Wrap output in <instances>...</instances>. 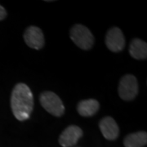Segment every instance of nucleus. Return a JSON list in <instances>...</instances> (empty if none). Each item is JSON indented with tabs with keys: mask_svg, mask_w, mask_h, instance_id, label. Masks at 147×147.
Returning <instances> with one entry per match:
<instances>
[{
	"mask_svg": "<svg viewBox=\"0 0 147 147\" xmlns=\"http://www.w3.org/2000/svg\"><path fill=\"white\" fill-rule=\"evenodd\" d=\"M11 108L19 121H25L30 118L34 108V96L26 84L19 83L14 87L11 96Z\"/></svg>",
	"mask_w": 147,
	"mask_h": 147,
	"instance_id": "nucleus-1",
	"label": "nucleus"
},
{
	"mask_svg": "<svg viewBox=\"0 0 147 147\" xmlns=\"http://www.w3.org/2000/svg\"><path fill=\"white\" fill-rule=\"evenodd\" d=\"M70 38L83 50H88L94 44V37L89 30L83 25L77 24L70 30Z\"/></svg>",
	"mask_w": 147,
	"mask_h": 147,
	"instance_id": "nucleus-2",
	"label": "nucleus"
},
{
	"mask_svg": "<svg viewBox=\"0 0 147 147\" xmlns=\"http://www.w3.org/2000/svg\"><path fill=\"white\" fill-rule=\"evenodd\" d=\"M40 103L51 115L57 117H60L65 112V106L62 100L56 93L53 92H44L40 95Z\"/></svg>",
	"mask_w": 147,
	"mask_h": 147,
	"instance_id": "nucleus-3",
	"label": "nucleus"
},
{
	"mask_svg": "<svg viewBox=\"0 0 147 147\" xmlns=\"http://www.w3.org/2000/svg\"><path fill=\"white\" fill-rule=\"evenodd\" d=\"M138 93L137 78L132 74H126L121 78L119 84V95L124 100H133Z\"/></svg>",
	"mask_w": 147,
	"mask_h": 147,
	"instance_id": "nucleus-4",
	"label": "nucleus"
},
{
	"mask_svg": "<svg viewBox=\"0 0 147 147\" xmlns=\"http://www.w3.org/2000/svg\"><path fill=\"white\" fill-rule=\"evenodd\" d=\"M105 44L108 49L114 53L121 52L125 46V38L123 32L118 27L111 28L105 36Z\"/></svg>",
	"mask_w": 147,
	"mask_h": 147,
	"instance_id": "nucleus-5",
	"label": "nucleus"
},
{
	"mask_svg": "<svg viewBox=\"0 0 147 147\" xmlns=\"http://www.w3.org/2000/svg\"><path fill=\"white\" fill-rule=\"evenodd\" d=\"M24 40L27 45L33 49L39 50L44 45V36L40 28L30 26L24 34Z\"/></svg>",
	"mask_w": 147,
	"mask_h": 147,
	"instance_id": "nucleus-6",
	"label": "nucleus"
},
{
	"mask_svg": "<svg viewBox=\"0 0 147 147\" xmlns=\"http://www.w3.org/2000/svg\"><path fill=\"white\" fill-rule=\"evenodd\" d=\"M83 136L82 129L78 126L71 125L66 127L59 137V143L62 147H72Z\"/></svg>",
	"mask_w": 147,
	"mask_h": 147,
	"instance_id": "nucleus-7",
	"label": "nucleus"
},
{
	"mask_svg": "<svg viewBox=\"0 0 147 147\" xmlns=\"http://www.w3.org/2000/svg\"><path fill=\"white\" fill-rule=\"evenodd\" d=\"M100 130L105 139L114 141L119 134V128L115 120L110 116H106L100 121Z\"/></svg>",
	"mask_w": 147,
	"mask_h": 147,
	"instance_id": "nucleus-8",
	"label": "nucleus"
},
{
	"mask_svg": "<svg viewBox=\"0 0 147 147\" xmlns=\"http://www.w3.org/2000/svg\"><path fill=\"white\" fill-rule=\"evenodd\" d=\"M129 53L137 60H144L147 57V43L140 38H134L129 45Z\"/></svg>",
	"mask_w": 147,
	"mask_h": 147,
	"instance_id": "nucleus-9",
	"label": "nucleus"
},
{
	"mask_svg": "<svg viewBox=\"0 0 147 147\" xmlns=\"http://www.w3.org/2000/svg\"><path fill=\"white\" fill-rule=\"evenodd\" d=\"M100 107L99 102L95 99L81 100L78 104L77 110L81 116L84 117H91L94 115L98 111Z\"/></svg>",
	"mask_w": 147,
	"mask_h": 147,
	"instance_id": "nucleus-10",
	"label": "nucleus"
},
{
	"mask_svg": "<svg viewBox=\"0 0 147 147\" xmlns=\"http://www.w3.org/2000/svg\"><path fill=\"white\" fill-rule=\"evenodd\" d=\"M147 143V133L146 131H137L127 135L123 140L125 147H143Z\"/></svg>",
	"mask_w": 147,
	"mask_h": 147,
	"instance_id": "nucleus-11",
	"label": "nucleus"
},
{
	"mask_svg": "<svg viewBox=\"0 0 147 147\" xmlns=\"http://www.w3.org/2000/svg\"><path fill=\"white\" fill-rule=\"evenodd\" d=\"M7 16V11L3 6L0 5V21L3 20Z\"/></svg>",
	"mask_w": 147,
	"mask_h": 147,
	"instance_id": "nucleus-12",
	"label": "nucleus"
}]
</instances>
